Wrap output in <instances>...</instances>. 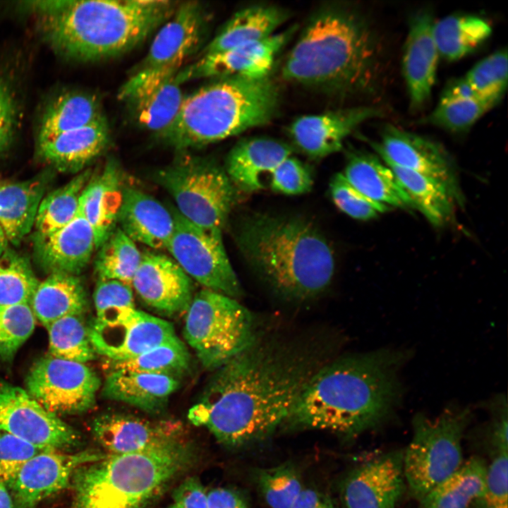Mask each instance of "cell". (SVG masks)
Returning <instances> with one entry per match:
<instances>
[{
    "label": "cell",
    "mask_w": 508,
    "mask_h": 508,
    "mask_svg": "<svg viewBox=\"0 0 508 508\" xmlns=\"http://www.w3.org/2000/svg\"><path fill=\"white\" fill-rule=\"evenodd\" d=\"M95 272L97 280H114L131 286L142 253L119 226L97 249Z\"/></svg>",
    "instance_id": "60d3db41"
},
{
    "label": "cell",
    "mask_w": 508,
    "mask_h": 508,
    "mask_svg": "<svg viewBox=\"0 0 508 508\" xmlns=\"http://www.w3.org/2000/svg\"><path fill=\"white\" fill-rule=\"evenodd\" d=\"M39 282L28 260L7 248L0 256V306L30 305Z\"/></svg>",
    "instance_id": "7bdbcfd3"
},
{
    "label": "cell",
    "mask_w": 508,
    "mask_h": 508,
    "mask_svg": "<svg viewBox=\"0 0 508 508\" xmlns=\"http://www.w3.org/2000/svg\"><path fill=\"white\" fill-rule=\"evenodd\" d=\"M499 102L483 97L440 101L421 122L452 132H462L471 128Z\"/></svg>",
    "instance_id": "ee69618b"
},
{
    "label": "cell",
    "mask_w": 508,
    "mask_h": 508,
    "mask_svg": "<svg viewBox=\"0 0 508 508\" xmlns=\"http://www.w3.org/2000/svg\"><path fill=\"white\" fill-rule=\"evenodd\" d=\"M409 357L406 351L383 349L322 365L302 389L284 423L349 437L379 428L400 404L399 370Z\"/></svg>",
    "instance_id": "7a4b0ae2"
},
{
    "label": "cell",
    "mask_w": 508,
    "mask_h": 508,
    "mask_svg": "<svg viewBox=\"0 0 508 508\" xmlns=\"http://www.w3.org/2000/svg\"><path fill=\"white\" fill-rule=\"evenodd\" d=\"M258 480L271 508H291L303 489L296 471L286 464L260 471Z\"/></svg>",
    "instance_id": "c3c4849f"
},
{
    "label": "cell",
    "mask_w": 508,
    "mask_h": 508,
    "mask_svg": "<svg viewBox=\"0 0 508 508\" xmlns=\"http://www.w3.org/2000/svg\"><path fill=\"white\" fill-rule=\"evenodd\" d=\"M8 241L3 229L0 226V256L8 248Z\"/></svg>",
    "instance_id": "94428289"
},
{
    "label": "cell",
    "mask_w": 508,
    "mask_h": 508,
    "mask_svg": "<svg viewBox=\"0 0 508 508\" xmlns=\"http://www.w3.org/2000/svg\"><path fill=\"white\" fill-rule=\"evenodd\" d=\"M30 306L35 318L47 328L65 316L83 315L87 308V298L77 275L52 273L39 282Z\"/></svg>",
    "instance_id": "836d02e7"
},
{
    "label": "cell",
    "mask_w": 508,
    "mask_h": 508,
    "mask_svg": "<svg viewBox=\"0 0 508 508\" xmlns=\"http://www.w3.org/2000/svg\"><path fill=\"white\" fill-rule=\"evenodd\" d=\"M91 177L90 170L83 171L64 186L43 197L34 225L37 237L47 236L58 231L75 217L80 197Z\"/></svg>",
    "instance_id": "f35d334b"
},
{
    "label": "cell",
    "mask_w": 508,
    "mask_h": 508,
    "mask_svg": "<svg viewBox=\"0 0 508 508\" xmlns=\"http://www.w3.org/2000/svg\"><path fill=\"white\" fill-rule=\"evenodd\" d=\"M167 508H178V507H177L174 504H172L169 505V506L168 507H167Z\"/></svg>",
    "instance_id": "6125c7cd"
},
{
    "label": "cell",
    "mask_w": 508,
    "mask_h": 508,
    "mask_svg": "<svg viewBox=\"0 0 508 508\" xmlns=\"http://www.w3.org/2000/svg\"><path fill=\"white\" fill-rule=\"evenodd\" d=\"M174 230L167 246L185 273L205 289L237 298L241 287L226 255L222 231L200 228L173 208Z\"/></svg>",
    "instance_id": "8fae6325"
},
{
    "label": "cell",
    "mask_w": 508,
    "mask_h": 508,
    "mask_svg": "<svg viewBox=\"0 0 508 508\" xmlns=\"http://www.w3.org/2000/svg\"><path fill=\"white\" fill-rule=\"evenodd\" d=\"M83 315L65 316L47 327L51 356L83 363L95 358Z\"/></svg>",
    "instance_id": "b9f144b4"
},
{
    "label": "cell",
    "mask_w": 508,
    "mask_h": 508,
    "mask_svg": "<svg viewBox=\"0 0 508 508\" xmlns=\"http://www.w3.org/2000/svg\"><path fill=\"white\" fill-rule=\"evenodd\" d=\"M186 313L184 338L207 370H217L258 337L250 311L223 294L204 288Z\"/></svg>",
    "instance_id": "9c48e42d"
},
{
    "label": "cell",
    "mask_w": 508,
    "mask_h": 508,
    "mask_svg": "<svg viewBox=\"0 0 508 508\" xmlns=\"http://www.w3.org/2000/svg\"><path fill=\"white\" fill-rule=\"evenodd\" d=\"M44 451L49 450L0 431V483L7 487L28 461Z\"/></svg>",
    "instance_id": "816d5d0a"
},
{
    "label": "cell",
    "mask_w": 508,
    "mask_h": 508,
    "mask_svg": "<svg viewBox=\"0 0 508 508\" xmlns=\"http://www.w3.org/2000/svg\"><path fill=\"white\" fill-rule=\"evenodd\" d=\"M322 365L310 349L258 337L214 370L188 418L225 446L260 440L284 423L302 389Z\"/></svg>",
    "instance_id": "6da1fadb"
},
{
    "label": "cell",
    "mask_w": 508,
    "mask_h": 508,
    "mask_svg": "<svg viewBox=\"0 0 508 508\" xmlns=\"http://www.w3.org/2000/svg\"><path fill=\"white\" fill-rule=\"evenodd\" d=\"M508 449L495 451L487 465L485 483L475 508H508Z\"/></svg>",
    "instance_id": "f907efd6"
},
{
    "label": "cell",
    "mask_w": 508,
    "mask_h": 508,
    "mask_svg": "<svg viewBox=\"0 0 508 508\" xmlns=\"http://www.w3.org/2000/svg\"><path fill=\"white\" fill-rule=\"evenodd\" d=\"M109 141L104 118L37 143L41 159L63 172H77L97 158Z\"/></svg>",
    "instance_id": "83f0119b"
},
{
    "label": "cell",
    "mask_w": 508,
    "mask_h": 508,
    "mask_svg": "<svg viewBox=\"0 0 508 508\" xmlns=\"http://www.w3.org/2000/svg\"><path fill=\"white\" fill-rule=\"evenodd\" d=\"M95 449L78 452H42L20 469L7 486L16 508H36L44 500L70 485L80 466L103 459Z\"/></svg>",
    "instance_id": "5bb4252c"
},
{
    "label": "cell",
    "mask_w": 508,
    "mask_h": 508,
    "mask_svg": "<svg viewBox=\"0 0 508 508\" xmlns=\"http://www.w3.org/2000/svg\"><path fill=\"white\" fill-rule=\"evenodd\" d=\"M485 19L471 14H452L437 21L433 36L440 54L449 61L459 60L483 44L491 35Z\"/></svg>",
    "instance_id": "d590c367"
},
{
    "label": "cell",
    "mask_w": 508,
    "mask_h": 508,
    "mask_svg": "<svg viewBox=\"0 0 508 508\" xmlns=\"http://www.w3.org/2000/svg\"><path fill=\"white\" fill-rule=\"evenodd\" d=\"M486 471L482 459L471 457L420 500L418 508H470L483 491Z\"/></svg>",
    "instance_id": "8d00e7d4"
},
{
    "label": "cell",
    "mask_w": 508,
    "mask_h": 508,
    "mask_svg": "<svg viewBox=\"0 0 508 508\" xmlns=\"http://www.w3.org/2000/svg\"><path fill=\"white\" fill-rule=\"evenodd\" d=\"M406 485L403 452L393 451L353 469L341 496L345 508H397Z\"/></svg>",
    "instance_id": "d6986e66"
},
{
    "label": "cell",
    "mask_w": 508,
    "mask_h": 508,
    "mask_svg": "<svg viewBox=\"0 0 508 508\" xmlns=\"http://www.w3.org/2000/svg\"><path fill=\"white\" fill-rule=\"evenodd\" d=\"M206 24L205 11L199 2L186 1L177 6L155 35L138 70L178 72L201 44Z\"/></svg>",
    "instance_id": "603a6c76"
},
{
    "label": "cell",
    "mask_w": 508,
    "mask_h": 508,
    "mask_svg": "<svg viewBox=\"0 0 508 508\" xmlns=\"http://www.w3.org/2000/svg\"><path fill=\"white\" fill-rule=\"evenodd\" d=\"M435 20L428 10L416 13L409 22L402 56V72L410 108L418 110L430 97L440 54L433 36Z\"/></svg>",
    "instance_id": "cb8c5ba5"
},
{
    "label": "cell",
    "mask_w": 508,
    "mask_h": 508,
    "mask_svg": "<svg viewBox=\"0 0 508 508\" xmlns=\"http://www.w3.org/2000/svg\"><path fill=\"white\" fill-rule=\"evenodd\" d=\"M508 76L507 49H500L476 64L464 75L481 97L501 100Z\"/></svg>",
    "instance_id": "bcb514c9"
},
{
    "label": "cell",
    "mask_w": 508,
    "mask_h": 508,
    "mask_svg": "<svg viewBox=\"0 0 508 508\" xmlns=\"http://www.w3.org/2000/svg\"><path fill=\"white\" fill-rule=\"evenodd\" d=\"M178 378L133 371H111L102 387L103 398L123 402L151 413L162 411L179 388Z\"/></svg>",
    "instance_id": "f546056e"
},
{
    "label": "cell",
    "mask_w": 508,
    "mask_h": 508,
    "mask_svg": "<svg viewBox=\"0 0 508 508\" xmlns=\"http://www.w3.org/2000/svg\"><path fill=\"white\" fill-rule=\"evenodd\" d=\"M291 508H337L326 494L312 488H303Z\"/></svg>",
    "instance_id": "6f0895ef"
},
{
    "label": "cell",
    "mask_w": 508,
    "mask_h": 508,
    "mask_svg": "<svg viewBox=\"0 0 508 508\" xmlns=\"http://www.w3.org/2000/svg\"><path fill=\"white\" fill-rule=\"evenodd\" d=\"M0 431L49 451L75 449L78 432L20 387L0 382Z\"/></svg>",
    "instance_id": "4fadbf2b"
},
{
    "label": "cell",
    "mask_w": 508,
    "mask_h": 508,
    "mask_svg": "<svg viewBox=\"0 0 508 508\" xmlns=\"http://www.w3.org/2000/svg\"><path fill=\"white\" fill-rule=\"evenodd\" d=\"M208 508H248L243 498L236 492L216 488L207 492Z\"/></svg>",
    "instance_id": "9f6ffc18"
},
{
    "label": "cell",
    "mask_w": 508,
    "mask_h": 508,
    "mask_svg": "<svg viewBox=\"0 0 508 508\" xmlns=\"http://www.w3.org/2000/svg\"><path fill=\"white\" fill-rule=\"evenodd\" d=\"M1 183V182H0Z\"/></svg>",
    "instance_id": "be15d7a7"
},
{
    "label": "cell",
    "mask_w": 508,
    "mask_h": 508,
    "mask_svg": "<svg viewBox=\"0 0 508 508\" xmlns=\"http://www.w3.org/2000/svg\"><path fill=\"white\" fill-rule=\"evenodd\" d=\"M295 28L257 42L217 54L202 55L196 62L180 69L176 79L181 85L200 78L237 75L262 78L270 75L274 58L286 44Z\"/></svg>",
    "instance_id": "2e32d148"
},
{
    "label": "cell",
    "mask_w": 508,
    "mask_h": 508,
    "mask_svg": "<svg viewBox=\"0 0 508 508\" xmlns=\"http://www.w3.org/2000/svg\"><path fill=\"white\" fill-rule=\"evenodd\" d=\"M197 457L186 437L140 452L107 453L73 474L71 508H150Z\"/></svg>",
    "instance_id": "8992f818"
},
{
    "label": "cell",
    "mask_w": 508,
    "mask_h": 508,
    "mask_svg": "<svg viewBox=\"0 0 508 508\" xmlns=\"http://www.w3.org/2000/svg\"><path fill=\"white\" fill-rule=\"evenodd\" d=\"M131 285L114 280H97L93 295L96 322L115 325L132 315L137 309Z\"/></svg>",
    "instance_id": "f6af8a7d"
},
{
    "label": "cell",
    "mask_w": 508,
    "mask_h": 508,
    "mask_svg": "<svg viewBox=\"0 0 508 508\" xmlns=\"http://www.w3.org/2000/svg\"><path fill=\"white\" fill-rule=\"evenodd\" d=\"M88 334L96 353L109 361L136 357L176 337L171 323L138 310L113 325L94 322Z\"/></svg>",
    "instance_id": "ffe728a7"
},
{
    "label": "cell",
    "mask_w": 508,
    "mask_h": 508,
    "mask_svg": "<svg viewBox=\"0 0 508 508\" xmlns=\"http://www.w3.org/2000/svg\"><path fill=\"white\" fill-rule=\"evenodd\" d=\"M157 181L174 200L176 210L192 224L222 231L236 198L225 170L208 159L183 156L160 170Z\"/></svg>",
    "instance_id": "30bf717a"
},
{
    "label": "cell",
    "mask_w": 508,
    "mask_h": 508,
    "mask_svg": "<svg viewBox=\"0 0 508 508\" xmlns=\"http://www.w3.org/2000/svg\"><path fill=\"white\" fill-rule=\"evenodd\" d=\"M12 86L0 75V155L11 144L18 126L19 108Z\"/></svg>",
    "instance_id": "db71d44e"
},
{
    "label": "cell",
    "mask_w": 508,
    "mask_h": 508,
    "mask_svg": "<svg viewBox=\"0 0 508 508\" xmlns=\"http://www.w3.org/2000/svg\"><path fill=\"white\" fill-rule=\"evenodd\" d=\"M468 407L448 406L436 418L417 413L413 436L403 452V468L411 496L421 500L463 464L461 441L471 421Z\"/></svg>",
    "instance_id": "ba28073f"
},
{
    "label": "cell",
    "mask_w": 508,
    "mask_h": 508,
    "mask_svg": "<svg viewBox=\"0 0 508 508\" xmlns=\"http://www.w3.org/2000/svg\"><path fill=\"white\" fill-rule=\"evenodd\" d=\"M380 109L360 106L301 116L288 127L294 145L312 158L340 151L346 138L365 121L380 116Z\"/></svg>",
    "instance_id": "7402d4cb"
},
{
    "label": "cell",
    "mask_w": 508,
    "mask_h": 508,
    "mask_svg": "<svg viewBox=\"0 0 508 508\" xmlns=\"http://www.w3.org/2000/svg\"><path fill=\"white\" fill-rule=\"evenodd\" d=\"M0 508H16L8 488L1 483H0Z\"/></svg>",
    "instance_id": "91938a15"
},
{
    "label": "cell",
    "mask_w": 508,
    "mask_h": 508,
    "mask_svg": "<svg viewBox=\"0 0 508 508\" xmlns=\"http://www.w3.org/2000/svg\"><path fill=\"white\" fill-rule=\"evenodd\" d=\"M95 249L92 228L78 211L66 226L44 237H35V253L41 267L52 273L78 275Z\"/></svg>",
    "instance_id": "484cf974"
},
{
    "label": "cell",
    "mask_w": 508,
    "mask_h": 508,
    "mask_svg": "<svg viewBox=\"0 0 508 508\" xmlns=\"http://www.w3.org/2000/svg\"><path fill=\"white\" fill-rule=\"evenodd\" d=\"M380 48L373 30L360 12L344 4L315 11L282 68L287 81L333 93L373 90L379 71Z\"/></svg>",
    "instance_id": "3957f363"
},
{
    "label": "cell",
    "mask_w": 508,
    "mask_h": 508,
    "mask_svg": "<svg viewBox=\"0 0 508 508\" xmlns=\"http://www.w3.org/2000/svg\"><path fill=\"white\" fill-rule=\"evenodd\" d=\"M104 118L97 97L70 90L60 93L43 109L37 131V143Z\"/></svg>",
    "instance_id": "e575fe53"
},
{
    "label": "cell",
    "mask_w": 508,
    "mask_h": 508,
    "mask_svg": "<svg viewBox=\"0 0 508 508\" xmlns=\"http://www.w3.org/2000/svg\"><path fill=\"white\" fill-rule=\"evenodd\" d=\"M476 97H481L476 93L464 76L453 79L445 85L440 101Z\"/></svg>",
    "instance_id": "680465c9"
},
{
    "label": "cell",
    "mask_w": 508,
    "mask_h": 508,
    "mask_svg": "<svg viewBox=\"0 0 508 508\" xmlns=\"http://www.w3.org/2000/svg\"><path fill=\"white\" fill-rule=\"evenodd\" d=\"M190 357L183 342L176 336L136 357L124 361L106 360V372L133 371L166 375L178 378L190 367Z\"/></svg>",
    "instance_id": "ab89813d"
},
{
    "label": "cell",
    "mask_w": 508,
    "mask_h": 508,
    "mask_svg": "<svg viewBox=\"0 0 508 508\" xmlns=\"http://www.w3.org/2000/svg\"><path fill=\"white\" fill-rule=\"evenodd\" d=\"M35 326V317L30 305L0 306V359L10 360Z\"/></svg>",
    "instance_id": "7dc6e473"
},
{
    "label": "cell",
    "mask_w": 508,
    "mask_h": 508,
    "mask_svg": "<svg viewBox=\"0 0 508 508\" xmlns=\"http://www.w3.org/2000/svg\"><path fill=\"white\" fill-rule=\"evenodd\" d=\"M27 392L48 411L76 415L91 409L101 381L85 363L49 356L34 363L26 377Z\"/></svg>",
    "instance_id": "7c38bea8"
},
{
    "label": "cell",
    "mask_w": 508,
    "mask_h": 508,
    "mask_svg": "<svg viewBox=\"0 0 508 508\" xmlns=\"http://www.w3.org/2000/svg\"><path fill=\"white\" fill-rule=\"evenodd\" d=\"M131 287L148 306L167 315L186 312L193 297L192 279L171 257L145 251Z\"/></svg>",
    "instance_id": "44dd1931"
},
{
    "label": "cell",
    "mask_w": 508,
    "mask_h": 508,
    "mask_svg": "<svg viewBox=\"0 0 508 508\" xmlns=\"http://www.w3.org/2000/svg\"><path fill=\"white\" fill-rule=\"evenodd\" d=\"M371 145L383 159L437 181L452 198L461 199L451 159L435 142L388 124L382 129L381 142Z\"/></svg>",
    "instance_id": "e0dca14e"
},
{
    "label": "cell",
    "mask_w": 508,
    "mask_h": 508,
    "mask_svg": "<svg viewBox=\"0 0 508 508\" xmlns=\"http://www.w3.org/2000/svg\"><path fill=\"white\" fill-rule=\"evenodd\" d=\"M289 18L287 10L272 5H253L237 11L204 50L213 54L266 39Z\"/></svg>",
    "instance_id": "4dcf8cb0"
},
{
    "label": "cell",
    "mask_w": 508,
    "mask_h": 508,
    "mask_svg": "<svg viewBox=\"0 0 508 508\" xmlns=\"http://www.w3.org/2000/svg\"><path fill=\"white\" fill-rule=\"evenodd\" d=\"M176 7L167 0H61L54 9L36 16L37 29L58 56L92 62L130 51Z\"/></svg>",
    "instance_id": "277c9868"
},
{
    "label": "cell",
    "mask_w": 508,
    "mask_h": 508,
    "mask_svg": "<svg viewBox=\"0 0 508 508\" xmlns=\"http://www.w3.org/2000/svg\"><path fill=\"white\" fill-rule=\"evenodd\" d=\"M120 175L117 162L108 160L102 172L91 177L80 197L78 211L92 228L95 249L117 226L123 198Z\"/></svg>",
    "instance_id": "f1b7e54d"
},
{
    "label": "cell",
    "mask_w": 508,
    "mask_h": 508,
    "mask_svg": "<svg viewBox=\"0 0 508 508\" xmlns=\"http://www.w3.org/2000/svg\"><path fill=\"white\" fill-rule=\"evenodd\" d=\"M238 243L255 271L289 299L314 297L332 281L333 251L317 228L304 219L250 216L243 221Z\"/></svg>",
    "instance_id": "5b68a950"
},
{
    "label": "cell",
    "mask_w": 508,
    "mask_h": 508,
    "mask_svg": "<svg viewBox=\"0 0 508 508\" xmlns=\"http://www.w3.org/2000/svg\"><path fill=\"white\" fill-rule=\"evenodd\" d=\"M293 155L288 144L270 138L242 139L229 152L225 171L234 186L246 192L270 188L280 164Z\"/></svg>",
    "instance_id": "d4e9b609"
},
{
    "label": "cell",
    "mask_w": 508,
    "mask_h": 508,
    "mask_svg": "<svg viewBox=\"0 0 508 508\" xmlns=\"http://www.w3.org/2000/svg\"><path fill=\"white\" fill-rule=\"evenodd\" d=\"M117 224L135 243L155 249L167 248L175 226L171 210L150 195L131 187H123Z\"/></svg>",
    "instance_id": "4316f807"
},
{
    "label": "cell",
    "mask_w": 508,
    "mask_h": 508,
    "mask_svg": "<svg viewBox=\"0 0 508 508\" xmlns=\"http://www.w3.org/2000/svg\"><path fill=\"white\" fill-rule=\"evenodd\" d=\"M207 492L197 476L187 477L174 489L173 504L178 508H208Z\"/></svg>",
    "instance_id": "11a10c76"
},
{
    "label": "cell",
    "mask_w": 508,
    "mask_h": 508,
    "mask_svg": "<svg viewBox=\"0 0 508 508\" xmlns=\"http://www.w3.org/2000/svg\"><path fill=\"white\" fill-rule=\"evenodd\" d=\"M178 72L138 70L121 87L119 99L140 127L157 134L173 121L184 97Z\"/></svg>",
    "instance_id": "9a60e30c"
},
{
    "label": "cell",
    "mask_w": 508,
    "mask_h": 508,
    "mask_svg": "<svg viewBox=\"0 0 508 508\" xmlns=\"http://www.w3.org/2000/svg\"><path fill=\"white\" fill-rule=\"evenodd\" d=\"M95 440L109 454L140 452L186 437L183 424L174 419L147 420L108 412L91 424Z\"/></svg>",
    "instance_id": "ac0fdd59"
},
{
    "label": "cell",
    "mask_w": 508,
    "mask_h": 508,
    "mask_svg": "<svg viewBox=\"0 0 508 508\" xmlns=\"http://www.w3.org/2000/svg\"><path fill=\"white\" fill-rule=\"evenodd\" d=\"M46 182L37 177L0 183V226L13 245H19L34 226Z\"/></svg>",
    "instance_id": "1f68e13d"
},
{
    "label": "cell",
    "mask_w": 508,
    "mask_h": 508,
    "mask_svg": "<svg viewBox=\"0 0 508 508\" xmlns=\"http://www.w3.org/2000/svg\"><path fill=\"white\" fill-rule=\"evenodd\" d=\"M409 197L412 205L435 226L444 224L452 214L453 199L437 181L383 159Z\"/></svg>",
    "instance_id": "74e56055"
},
{
    "label": "cell",
    "mask_w": 508,
    "mask_h": 508,
    "mask_svg": "<svg viewBox=\"0 0 508 508\" xmlns=\"http://www.w3.org/2000/svg\"><path fill=\"white\" fill-rule=\"evenodd\" d=\"M343 174L356 189L375 202L389 207H413L392 169L373 155L351 152Z\"/></svg>",
    "instance_id": "d6a6232c"
},
{
    "label": "cell",
    "mask_w": 508,
    "mask_h": 508,
    "mask_svg": "<svg viewBox=\"0 0 508 508\" xmlns=\"http://www.w3.org/2000/svg\"><path fill=\"white\" fill-rule=\"evenodd\" d=\"M330 192L337 207L353 219L368 220L390 209V207L362 194L346 180L342 173L334 176L330 183Z\"/></svg>",
    "instance_id": "681fc988"
},
{
    "label": "cell",
    "mask_w": 508,
    "mask_h": 508,
    "mask_svg": "<svg viewBox=\"0 0 508 508\" xmlns=\"http://www.w3.org/2000/svg\"><path fill=\"white\" fill-rule=\"evenodd\" d=\"M214 79L184 96L173 121L156 134L183 150L199 147L269 123L279 106V91L270 77L232 75Z\"/></svg>",
    "instance_id": "52a82bcc"
},
{
    "label": "cell",
    "mask_w": 508,
    "mask_h": 508,
    "mask_svg": "<svg viewBox=\"0 0 508 508\" xmlns=\"http://www.w3.org/2000/svg\"><path fill=\"white\" fill-rule=\"evenodd\" d=\"M312 186L313 178L309 169L291 155L275 171L270 188L286 195H300L308 192Z\"/></svg>",
    "instance_id": "f5cc1de1"
}]
</instances>
